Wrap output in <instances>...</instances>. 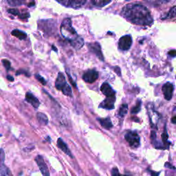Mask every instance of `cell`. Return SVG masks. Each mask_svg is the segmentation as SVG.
Returning a JSON list of instances; mask_svg holds the SVG:
<instances>
[{
    "mask_svg": "<svg viewBox=\"0 0 176 176\" xmlns=\"http://www.w3.org/2000/svg\"><path fill=\"white\" fill-rule=\"evenodd\" d=\"M122 14L128 21L139 26H150L153 21L149 11L138 4L127 5L123 8Z\"/></svg>",
    "mask_w": 176,
    "mask_h": 176,
    "instance_id": "cell-1",
    "label": "cell"
},
{
    "mask_svg": "<svg viewBox=\"0 0 176 176\" xmlns=\"http://www.w3.org/2000/svg\"><path fill=\"white\" fill-rule=\"evenodd\" d=\"M61 33L63 37H65L67 40L70 41V43L80 37L78 36L75 30L73 28L72 26L71 19L69 18L64 19L63 21L62 22L61 26Z\"/></svg>",
    "mask_w": 176,
    "mask_h": 176,
    "instance_id": "cell-2",
    "label": "cell"
},
{
    "mask_svg": "<svg viewBox=\"0 0 176 176\" xmlns=\"http://www.w3.org/2000/svg\"><path fill=\"white\" fill-rule=\"evenodd\" d=\"M55 87L58 90H61L64 95L72 96V89L70 86L68 85L66 82L65 76L63 73L59 72L58 74L57 78L55 81Z\"/></svg>",
    "mask_w": 176,
    "mask_h": 176,
    "instance_id": "cell-3",
    "label": "cell"
},
{
    "mask_svg": "<svg viewBox=\"0 0 176 176\" xmlns=\"http://www.w3.org/2000/svg\"><path fill=\"white\" fill-rule=\"evenodd\" d=\"M125 138L131 147L137 148L140 146V137L136 132L130 131L126 133Z\"/></svg>",
    "mask_w": 176,
    "mask_h": 176,
    "instance_id": "cell-4",
    "label": "cell"
},
{
    "mask_svg": "<svg viewBox=\"0 0 176 176\" xmlns=\"http://www.w3.org/2000/svg\"><path fill=\"white\" fill-rule=\"evenodd\" d=\"M5 153L3 149H0V176H14L11 170L4 165Z\"/></svg>",
    "mask_w": 176,
    "mask_h": 176,
    "instance_id": "cell-5",
    "label": "cell"
},
{
    "mask_svg": "<svg viewBox=\"0 0 176 176\" xmlns=\"http://www.w3.org/2000/svg\"><path fill=\"white\" fill-rule=\"evenodd\" d=\"M35 162H37V165L39 167V170H40L43 176H50L48 166L41 155H39L37 156L35 158Z\"/></svg>",
    "mask_w": 176,
    "mask_h": 176,
    "instance_id": "cell-6",
    "label": "cell"
},
{
    "mask_svg": "<svg viewBox=\"0 0 176 176\" xmlns=\"http://www.w3.org/2000/svg\"><path fill=\"white\" fill-rule=\"evenodd\" d=\"M132 44V38L130 35H125L121 37L118 41V48L124 51H127L131 48Z\"/></svg>",
    "mask_w": 176,
    "mask_h": 176,
    "instance_id": "cell-7",
    "label": "cell"
},
{
    "mask_svg": "<svg viewBox=\"0 0 176 176\" xmlns=\"http://www.w3.org/2000/svg\"><path fill=\"white\" fill-rule=\"evenodd\" d=\"M57 1L63 6L75 8L81 7L86 2V0H57Z\"/></svg>",
    "mask_w": 176,
    "mask_h": 176,
    "instance_id": "cell-8",
    "label": "cell"
},
{
    "mask_svg": "<svg viewBox=\"0 0 176 176\" xmlns=\"http://www.w3.org/2000/svg\"><path fill=\"white\" fill-rule=\"evenodd\" d=\"M98 78V72L97 71L94 70H90L87 71L83 74V79L86 83H92L94 81H96Z\"/></svg>",
    "mask_w": 176,
    "mask_h": 176,
    "instance_id": "cell-9",
    "label": "cell"
},
{
    "mask_svg": "<svg viewBox=\"0 0 176 176\" xmlns=\"http://www.w3.org/2000/svg\"><path fill=\"white\" fill-rule=\"evenodd\" d=\"M88 46L90 52H91V53H94V54H96L101 61H104V57H103L102 51H101V48L100 44L97 43V42H96V43H88Z\"/></svg>",
    "mask_w": 176,
    "mask_h": 176,
    "instance_id": "cell-10",
    "label": "cell"
},
{
    "mask_svg": "<svg viewBox=\"0 0 176 176\" xmlns=\"http://www.w3.org/2000/svg\"><path fill=\"white\" fill-rule=\"evenodd\" d=\"M165 98L167 101H170L172 98L173 93V85L171 83L168 82L163 85L162 88Z\"/></svg>",
    "mask_w": 176,
    "mask_h": 176,
    "instance_id": "cell-11",
    "label": "cell"
},
{
    "mask_svg": "<svg viewBox=\"0 0 176 176\" xmlns=\"http://www.w3.org/2000/svg\"><path fill=\"white\" fill-rule=\"evenodd\" d=\"M115 101V96H108L101 103L99 107L104 109H107V110H112V109L114 108Z\"/></svg>",
    "mask_w": 176,
    "mask_h": 176,
    "instance_id": "cell-12",
    "label": "cell"
},
{
    "mask_svg": "<svg viewBox=\"0 0 176 176\" xmlns=\"http://www.w3.org/2000/svg\"><path fill=\"white\" fill-rule=\"evenodd\" d=\"M26 101L35 109L38 108L40 105L39 101L30 92H27L26 94Z\"/></svg>",
    "mask_w": 176,
    "mask_h": 176,
    "instance_id": "cell-13",
    "label": "cell"
},
{
    "mask_svg": "<svg viewBox=\"0 0 176 176\" xmlns=\"http://www.w3.org/2000/svg\"><path fill=\"white\" fill-rule=\"evenodd\" d=\"M101 90L107 97H108V96H115L116 92L107 83H104L103 84L101 88Z\"/></svg>",
    "mask_w": 176,
    "mask_h": 176,
    "instance_id": "cell-14",
    "label": "cell"
},
{
    "mask_svg": "<svg viewBox=\"0 0 176 176\" xmlns=\"http://www.w3.org/2000/svg\"><path fill=\"white\" fill-rule=\"evenodd\" d=\"M57 146H58V147L60 149L61 151H63V152L66 153V154L69 155L72 158H73V155L72 154L70 150L69 149V148L68 147V146H67L66 144L63 142V140H62L61 138H59V139H58V140H57Z\"/></svg>",
    "mask_w": 176,
    "mask_h": 176,
    "instance_id": "cell-15",
    "label": "cell"
},
{
    "mask_svg": "<svg viewBox=\"0 0 176 176\" xmlns=\"http://www.w3.org/2000/svg\"><path fill=\"white\" fill-rule=\"evenodd\" d=\"M99 123H100L101 125L106 130H109L113 127L112 123H111L110 118H99L98 119Z\"/></svg>",
    "mask_w": 176,
    "mask_h": 176,
    "instance_id": "cell-16",
    "label": "cell"
},
{
    "mask_svg": "<svg viewBox=\"0 0 176 176\" xmlns=\"http://www.w3.org/2000/svg\"><path fill=\"white\" fill-rule=\"evenodd\" d=\"M37 120L41 125H47L48 123V118L45 114L42 112H39L37 114Z\"/></svg>",
    "mask_w": 176,
    "mask_h": 176,
    "instance_id": "cell-17",
    "label": "cell"
},
{
    "mask_svg": "<svg viewBox=\"0 0 176 176\" xmlns=\"http://www.w3.org/2000/svg\"><path fill=\"white\" fill-rule=\"evenodd\" d=\"M12 35L14 37H16L17 38L20 39V40H24V39H26L27 37V34L24 33V32H22L19 30H14L12 31Z\"/></svg>",
    "mask_w": 176,
    "mask_h": 176,
    "instance_id": "cell-18",
    "label": "cell"
},
{
    "mask_svg": "<svg viewBox=\"0 0 176 176\" xmlns=\"http://www.w3.org/2000/svg\"><path fill=\"white\" fill-rule=\"evenodd\" d=\"M92 3L96 6L103 7L106 6L107 4L110 3L111 0H91Z\"/></svg>",
    "mask_w": 176,
    "mask_h": 176,
    "instance_id": "cell-19",
    "label": "cell"
},
{
    "mask_svg": "<svg viewBox=\"0 0 176 176\" xmlns=\"http://www.w3.org/2000/svg\"><path fill=\"white\" fill-rule=\"evenodd\" d=\"M176 17V6L173 7V8L170 10L168 13L165 17H162V19H170Z\"/></svg>",
    "mask_w": 176,
    "mask_h": 176,
    "instance_id": "cell-20",
    "label": "cell"
},
{
    "mask_svg": "<svg viewBox=\"0 0 176 176\" xmlns=\"http://www.w3.org/2000/svg\"><path fill=\"white\" fill-rule=\"evenodd\" d=\"M128 111V105L127 104H123V105H121L120 110H119L118 114L120 117H124L126 114H127Z\"/></svg>",
    "mask_w": 176,
    "mask_h": 176,
    "instance_id": "cell-21",
    "label": "cell"
},
{
    "mask_svg": "<svg viewBox=\"0 0 176 176\" xmlns=\"http://www.w3.org/2000/svg\"><path fill=\"white\" fill-rule=\"evenodd\" d=\"M26 0H8V2L9 4L12 5V6H20V5L25 3Z\"/></svg>",
    "mask_w": 176,
    "mask_h": 176,
    "instance_id": "cell-22",
    "label": "cell"
},
{
    "mask_svg": "<svg viewBox=\"0 0 176 176\" xmlns=\"http://www.w3.org/2000/svg\"><path fill=\"white\" fill-rule=\"evenodd\" d=\"M140 109H141V101H138V103L136 104V105L131 110V114H138L140 111Z\"/></svg>",
    "mask_w": 176,
    "mask_h": 176,
    "instance_id": "cell-23",
    "label": "cell"
},
{
    "mask_svg": "<svg viewBox=\"0 0 176 176\" xmlns=\"http://www.w3.org/2000/svg\"><path fill=\"white\" fill-rule=\"evenodd\" d=\"M2 63H3V65L4 66V68L6 69L7 71H8L10 69H11V62H10L8 60H7V59H3L2 60Z\"/></svg>",
    "mask_w": 176,
    "mask_h": 176,
    "instance_id": "cell-24",
    "label": "cell"
},
{
    "mask_svg": "<svg viewBox=\"0 0 176 176\" xmlns=\"http://www.w3.org/2000/svg\"><path fill=\"white\" fill-rule=\"evenodd\" d=\"M35 78L38 80L39 82H40L43 85H46V81L44 79V78L42 77V76L40 75V74H35Z\"/></svg>",
    "mask_w": 176,
    "mask_h": 176,
    "instance_id": "cell-25",
    "label": "cell"
},
{
    "mask_svg": "<svg viewBox=\"0 0 176 176\" xmlns=\"http://www.w3.org/2000/svg\"><path fill=\"white\" fill-rule=\"evenodd\" d=\"M8 12H9L10 14H12V15H14V16H17V15H19V11L17 9H15V8L8 9Z\"/></svg>",
    "mask_w": 176,
    "mask_h": 176,
    "instance_id": "cell-26",
    "label": "cell"
},
{
    "mask_svg": "<svg viewBox=\"0 0 176 176\" xmlns=\"http://www.w3.org/2000/svg\"><path fill=\"white\" fill-rule=\"evenodd\" d=\"M111 175L112 176H125V175H122L119 173V171L118 170L117 168H114L111 170Z\"/></svg>",
    "mask_w": 176,
    "mask_h": 176,
    "instance_id": "cell-27",
    "label": "cell"
},
{
    "mask_svg": "<svg viewBox=\"0 0 176 176\" xmlns=\"http://www.w3.org/2000/svg\"><path fill=\"white\" fill-rule=\"evenodd\" d=\"M24 74L26 75V76H28V77H30V74L27 71H25L24 70H19V71H17V72H16V75H19V74Z\"/></svg>",
    "mask_w": 176,
    "mask_h": 176,
    "instance_id": "cell-28",
    "label": "cell"
},
{
    "mask_svg": "<svg viewBox=\"0 0 176 176\" xmlns=\"http://www.w3.org/2000/svg\"><path fill=\"white\" fill-rule=\"evenodd\" d=\"M162 138L163 142H164V143H165L166 145H167V139H168V134L167 133V132H166V131H165L164 133H162Z\"/></svg>",
    "mask_w": 176,
    "mask_h": 176,
    "instance_id": "cell-29",
    "label": "cell"
},
{
    "mask_svg": "<svg viewBox=\"0 0 176 176\" xmlns=\"http://www.w3.org/2000/svg\"><path fill=\"white\" fill-rule=\"evenodd\" d=\"M19 18L22 19H28L30 17V14L28 13H24L21 14H19Z\"/></svg>",
    "mask_w": 176,
    "mask_h": 176,
    "instance_id": "cell-30",
    "label": "cell"
},
{
    "mask_svg": "<svg viewBox=\"0 0 176 176\" xmlns=\"http://www.w3.org/2000/svg\"><path fill=\"white\" fill-rule=\"evenodd\" d=\"M168 55L172 56V57H175L176 56V50H172L168 52Z\"/></svg>",
    "mask_w": 176,
    "mask_h": 176,
    "instance_id": "cell-31",
    "label": "cell"
},
{
    "mask_svg": "<svg viewBox=\"0 0 176 176\" xmlns=\"http://www.w3.org/2000/svg\"><path fill=\"white\" fill-rule=\"evenodd\" d=\"M68 78H69V79H70V83H72V85L74 87H75V88H76V83H75V82H74V81H73V79L72 78V77H71L70 75V74L68 73Z\"/></svg>",
    "mask_w": 176,
    "mask_h": 176,
    "instance_id": "cell-32",
    "label": "cell"
},
{
    "mask_svg": "<svg viewBox=\"0 0 176 176\" xmlns=\"http://www.w3.org/2000/svg\"><path fill=\"white\" fill-rule=\"evenodd\" d=\"M114 70H115V72H116V74H118V75H119V76H120V75H121L120 70V68H118V67H116L115 69H114Z\"/></svg>",
    "mask_w": 176,
    "mask_h": 176,
    "instance_id": "cell-33",
    "label": "cell"
},
{
    "mask_svg": "<svg viewBox=\"0 0 176 176\" xmlns=\"http://www.w3.org/2000/svg\"><path fill=\"white\" fill-rule=\"evenodd\" d=\"M165 167H167L168 168H174V169H175V167H173V166L171 165L168 162H167V163H166V164H165Z\"/></svg>",
    "mask_w": 176,
    "mask_h": 176,
    "instance_id": "cell-34",
    "label": "cell"
},
{
    "mask_svg": "<svg viewBox=\"0 0 176 176\" xmlns=\"http://www.w3.org/2000/svg\"><path fill=\"white\" fill-rule=\"evenodd\" d=\"M7 79H8V80L9 81H14V78L12 77V76H10V75H8L7 76Z\"/></svg>",
    "mask_w": 176,
    "mask_h": 176,
    "instance_id": "cell-35",
    "label": "cell"
},
{
    "mask_svg": "<svg viewBox=\"0 0 176 176\" xmlns=\"http://www.w3.org/2000/svg\"><path fill=\"white\" fill-rule=\"evenodd\" d=\"M150 173H151V175H152V176H158L160 173H156L154 171H150Z\"/></svg>",
    "mask_w": 176,
    "mask_h": 176,
    "instance_id": "cell-36",
    "label": "cell"
},
{
    "mask_svg": "<svg viewBox=\"0 0 176 176\" xmlns=\"http://www.w3.org/2000/svg\"><path fill=\"white\" fill-rule=\"evenodd\" d=\"M171 122L173 124H176V116H173V117L171 118Z\"/></svg>",
    "mask_w": 176,
    "mask_h": 176,
    "instance_id": "cell-37",
    "label": "cell"
},
{
    "mask_svg": "<svg viewBox=\"0 0 176 176\" xmlns=\"http://www.w3.org/2000/svg\"><path fill=\"white\" fill-rule=\"evenodd\" d=\"M52 48H53V50L54 51H55V52H57V48H56V47L54 46H52Z\"/></svg>",
    "mask_w": 176,
    "mask_h": 176,
    "instance_id": "cell-38",
    "label": "cell"
},
{
    "mask_svg": "<svg viewBox=\"0 0 176 176\" xmlns=\"http://www.w3.org/2000/svg\"><path fill=\"white\" fill-rule=\"evenodd\" d=\"M34 2H32V3H30L28 4V6L29 7H31V6H34Z\"/></svg>",
    "mask_w": 176,
    "mask_h": 176,
    "instance_id": "cell-39",
    "label": "cell"
},
{
    "mask_svg": "<svg viewBox=\"0 0 176 176\" xmlns=\"http://www.w3.org/2000/svg\"></svg>",
    "mask_w": 176,
    "mask_h": 176,
    "instance_id": "cell-40",
    "label": "cell"
}]
</instances>
